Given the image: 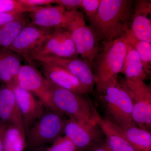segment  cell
Wrapping results in <instances>:
<instances>
[{"mask_svg":"<svg viewBox=\"0 0 151 151\" xmlns=\"http://www.w3.org/2000/svg\"><path fill=\"white\" fill-rule=\"evenodd\" d=\"M62 28L70 35L78 55L92 68L100 50L95 35L86 24L83 14L78 10L73 11L72 17Z\"/></svg>","mask_w":151,"mask_h":151,"instance_id":"5b68a950","label":"cell"},{"mask_svg":"<svg viewBox=\"0 0 151 151\" xmlns=\"http://www.w3.org/2000/svg\"><path fill=\"white\" fill-rule=\"evenodd\" d=\"M127 43V52L121 73L125 76L126 81H145L147 78L142 61L134 49Z\"/></svg>","mask_w":151,"mask_h":151,"instance_id":"ac0fdd59","label":"cell"},{"mask_svg":"<svg viewBox=\"0 0 151 151\" xmlns=\"http://www.w3.org/2000/svg\"><path fill=\"white\" fill-rule=\"evenodd\" d=\"M73 11L68 12L61 6L40 7L30 12L29 16L32 24L45 28L53 29L63 27L70 19Z\"/></svg>","mask_w":151,"mask_h":151,"instance_id":"9a60e30c","label":"cell"},{"mask_svg":"<svg viewBox=\"0 0 151 151\" xmlns=\"http://www.w3.org/2000/svg\"><path fill=\"white\" fill-rule=\"evenodd\" d=\"M86 151H113L109 147L105 141L103 140L91 146Z\"/></svg>","mask_w":151,"mask_h":151,"instance_id":"1f68e13d","label":"cell"},{"mask_svg":"<svg viewBox=\"0 0 151 151\" xmlns=\"http://www.w3.org/2000/svg\"><path fill=\"white\" fill-rule=\"evenodd\" d=\"M0 80L3 84L9 86L16 82L11 75L6 63L0 49Z\"/></svg>","mask_w":151,"mask_h":151,"instance_id":"4316f807","label":"cell"},{"mask_svg":"<svg viewBox=\"0 0 151 151\" xmlns=\"http://www.w3.org/2000/svg\"><path fill=\"white\" fill-rule=\"evenodd\" d=\"M28 61L50 63L62 68L75 76L92 92L95 86V78L92 67L86 60L79 58H64L54 55H30L25 57Z\"/></svg>","mask_w":151,"mask_h":151,"instance_id":"ba28073f","label":"cell"},{"mask_svg":"<svg viewBox=\"0 0 151 151\" xmlns=\"http://www.w3.org/2000/svg\"><path fill=\"white\" fill-rule=\"evenodd\" d=\"M30 55H52L64 58H78L79 55L69 34L60 27L54 28L46 42L27 56Z\"/></svg>","mask_w":151,"mask_h":151,"instance_id":"7c38bea8","label":"cell"},{"mask_svg":"<svg viewBox=\"0 0 151 151\" xmlns=\"http://www.w3.org/2000/svg\"><path fill=\"white\" fill-rule=\"evenodd\" d=\"M134 3L132 0H101L97 12L87 18L98 42L119 39L130 28Z\"/></svg>","mask_w":151,"mask_h":151,"instance_id":"6da1fadb","label":"cell"},{"mask_svg":"<svg viewBox=\"0 0 151 151\" xmlns=\"http://www.w3.org/2000/svg\"><path fill=\"white\" fill-rule=\"evenodd\" d=\"M0 123L15 126L26 134L22 117L13 91L4 84L0 85Z\"/></svg>","mask_w":151,"mask_h":151,"instance_id":"2e32d148","label":"cell"},{"mask_svg":"<svg viewBox=\"0 0 151 151\" xmlns=\"http://www.w3.org/2000/svg\"><path fill=\"white\" fill-rule=\"evenodd\" d=\"M1 49L9 70L16 82L18 73L22 65L19 54L15 53L8 49Z\"/></svg>","mask_w":151,"mask_h":151,"instance_id":"cb8c5ba5","label":"cell"},{"mask_svg":"<svg viewBox=\"0 0 151 151\" xmlns=\"http://www.w3.org/2000/svg\"><path fill=\"white\" fill-rule=\"evenodd\" d=\"M117 126V125H116ZM124 139L136 151H151L150 131L136 126L124 128L117 126Z\"/></svg>","mask_w":151,"mask_h":151,"instance_id":"ffe728a7","label":"cell"},{"mask_svg":"<svg viewBox=\"0 0 151 151\" xmlns=\"http://www.w3.org/2000/svg\"><path fill=\"white\" fill-rule=\"evenodd\" d=\"M53 29L45 28L28 23L8 49L25 57L43 45L50 37Z\"/></svg>","mask_w":151,"mask_h":151,"instance_id":"8fae6325","label":"cell"},{"mask_svg":"<svg viewBox=\"0 0 151 151\" xmlns=\"http://www.w3.org/2000/svg\"><path fill=\"white\" fill-rule=\"evenodd\" d=\"M151 1H134L130 29L137 38L151 43Z\"/></svg>","mask_w":151,"mask_h":151,"instance_id":"e0dca14e","label":"cell"},{"mask_svg":"<svg viewBox=\"0 0 151 151\" xmlns=\"http://www.w3.org/2000/svg\"><path fill=\"white\" fill-rule=\"evenodd\" d=\"M102 49L96 60L95 85L98 94L117 81L127 52V43L122 37L112 42H102Z\"/></svg>","mask_w":151,"mask_h":151,"instance_id":"7a4b0ae2","label":"cell"},{"mask_svg":"<svg viewBox=\"0 0 151 151\" xmlns=\"http://www.w3.org/2000/svg\"><path fill=\"white\" fill-rule=\"evenodd\" d=\"M50 84L52 103L56 111L68 116V119L98 124L101 116L85 95Z\"/></svg>","mask_w":151,"mask_h":151,"instance_id":"3957f363","label":"cell"},{"mask_svg":"<svg viewBox=\"0 0 151 151\" xmlns=\"http://www.w3.org/2000/svg\"><path fill=\"white\" fill-rule=\"evenodd\" d=\"M25 14L9 23L0 27V49H8L27 24Z\"/></svg>","mask_w":151,"mask_h":151,"instance_id":"603a6c76","label":"cell"},{"mask_svg":"<svg viewBox=\"0 0 151 151\" xmlns=\"http://www.w3.org/2000/svg\"></svg>","mask_w":151,"mask_h":151,"instance_id":"836d02e7","label":"cell"},{"mask_svg":"<svg viewBox=\"0 0 151 151\" xmlns=\"http://www.w3.org/2000/svg\"><path fill=\"white\" fill-rule=\"evenodd\" d=\"M23 5L29 8H36L56 4V0H19Z\"/></svg>","mask_w":151,"mask_h":151,"instance_id":"4dcf8cb0","label":"cell"},{"mask_svg":"<svg viewBox=\"0 0 151 151\" xmlns=\"http://www.w3.org/2000/svg\"><path fill=\"white\" fill-rule=\"evenodd\" d=\"M125 42L129 44L137 52L147 76L150 75L151 69V43L137 38L129 28L122 37Z\"/></svg>","mask_w":151,"mask_h":151,"instance_id":"44dd1931","label":"cell"},{"mask_svg":"<svg viewBox=\"0 0 151 151\" xmlns=\"http://www.w3.org/2000/svg\"><path fill=\"white\" fill-rule=\"evenodd\" d=\"M105 142L113 151H136L119 132L117 126L100 116L98 121Z\"/></svg>","mask_w":151,"mask_h":151,"instance_id":"d6986e66","label":"cell"},{"mask_svg":"<svg viewBox=\"0 0 151 151\" xmlns=\"http://www.w3.org/2000/svg\"><path fill=\"white\" fill-rule=\"evenodd\" d=\"M50 147L40 151H77L73 143L65 136H60Z\"/></svg>","mask_w":151,"mask_h":151,"instance_id":"484cf974","label":"cell"},{"mask_svg":"<svg viewBox=\"0 0 151 151\" xmlns=\"http://www.w3.org/2000/svg\"><path fill=\"white\" fill-rule=\"evenodd\" d=\"M16 82L22 89L36 96L46 108L56 111L52 103L50 83L32 63L21 65Z\"/></svg>","mask_w":151,"mask_h":151,"instance_id":"9c48e42d","label":"cell"},{"mask_svg":"<svg viewBox=\"0 0 151 151\" xmlns=\"http://www.w3.org/2000/svg\"><path fill=\"white\" fill-rule=\"evenodd\" d=\"M81 2L82 0H56V4L67 12H70L81 8Z\"/></svg>","mask_w":151,"mask_h":151,"instance_id":"f1b7e54d","label":"cell"},{"mask_svg":"<svg viewBox=\"0 0 151 151\" xmlns=\"http://www.w3.org/2000/svg\"><path fill=\"white\" fill-rule=\"evenodd\" d=\"M4 147V151H23L27 147L25 133L13 125H6Z\"/></svg>","mask_w":151,"mask_h":151,"instance_id":"7402d4cb","label":"cell"},{"mask_svg":"<svg viewBox=\"0 0 151 151\" xmlns=\"http://www.w3.org/2000/svg\"><path fill=\"white\" fill-rule=\"evenodd\" d=\"M129 95L133 105L132 119L137 127L151 131V87L145 81L119 80Z\"/></svg>","mask_w":151,"mask_h":151,"instance_id":"52a82bcc","label":"cell"},{"mask_svg":"<svg viewBox=\"0 0 151 151\" xmlns=\"http://www.w3.org/2000/svg\"><path fill=\"white\" fill-rule=\"evenodd\" d=\"M24 14L20 12H0V27L13 21Z\"/></svg>","mask_w":151,"mask_h":151,"instance_id":"f546056e","label":"cell"},{"mask_svg":"<svg viewBox=\"0 0 151 151\" xmlns=\"http://www.w3.org/2000/svg\"><path fill=\"white\" fill-rule=\"evenodd\" d=\"M99 95L107 116L105 119L121 128L136 126L132 119V100L118 78Z\"/></svg>","mask_w":151,"mask_h":151,"instance_id":"277c9868","label":"cell"},{"mask_svg":"<svg viewBox=\"0 0 151 151\" xmlns=\"http://www.w3.org/2000/svg\"><path fill=\"white\" fill-rule=\"evenodd\" d=\"M101 2V0H82L81 8L84 10L87 18L97 12Z\"/></svg>","mask_w":151,"mask_h":151,"instance_id":"83f0119b","label":"cell"},{"mask_svg":"<svg viewBox=\"0 0 151 151\" xmlns=\"http://www.w3.org/2000/svg\"><path fill=\"white\" fill-rule=\"evenodd\" d=\"M40 7H27L20 2L19 0H0V12H20L25 13L32 12Z\"/></svg>","mask_w":151,"mask_h":151,"instance_id":"d4e9b609","label":"cell"},{"mask_svg":"<svg viewBox=\"0 0 151 151\" xmlns=\"http://www.w3.org/2000/svg\"><path fill=\"white\" fill-rule=\"evenodd\" d=\"M13 91L20 112L21 113L25 133L45 112L46 107L37 97L22 89L14 82L8 86Z\"/></svg>","mask_w":151,"mask_h":151,"instance_id":"4fadbf2b","label":"cell"},{"mask_svg":"<svg viewBox=\"0 0 151 151\" xmlns=\"http://www.w3.org/2000/svg\"><path fill=\"white\" fill-rule=\"evenodd\" d=\"M66 120L63 114L46 108L43 115L26 133V148L37 149L53 142L63 133Z\"/></svg>","mask_w":151,"mask_h":151,"instance_id":"8992f818","label":"cell"},{"mask_svg":"<svg viewBox=\"0 0 151 151\" xmlns=\"http://www.w3.org/2000/svg\"><path fill=\"white\" fill-rule=\"evenodd\" d=\"M6 125L0 123V151H4V137Z\"/></svg>","mask_w":151,"mask_h":151,"instance_id":"d6a6232c","label":"cell"},{"mask_svg":"<svg viewBox=\"0 0 151 151\" xmlns=\"http://www.w3.org/2000/svg\"><path fill=\"white\" fill-rule=\"evenodd\" d=\"M39 63L45 77L52 84L82 95L91 92L75 76L64 68L50 63Z\"/></svg>","mask_w":151,"mask_h":151,"instance_id":"5bb4252c","label":"cell"},{"mask_svg":"<svg viewBox=\"0 0 151 151\" xmlns=\"http://www.w3.org/2000/svg\"><path fill=\"white\" fill-rule=\"evenodd\" d=\"M63 133L77 148L86 150L91 146L103 140L104 136L99 124H91L74 119L66 120Z\"/></svg>","mask_w":151,"mask_h":151,"instance_id":"30bf717a","label":"cell"}]
</instances>
